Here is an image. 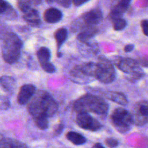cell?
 <instances>
[{
    "mask_svg": "<svg viewBox=\"0 0 148 148\" xmlns=\"http://www.w3.org/2000/svg\"><path fill=\"white\" fill-rule=\"evenodd\" d=\"M139 63L142 65V66H147L148 67V59L147 58H142L139 61Z\"/></svg>",
    "mask_w": 148,
    "mask_h": 148,
    "instance_id": "obj_30",
    "label": "cell"
},
{
    "mask_svg": "<svg viewBox=\"0 0 148 148\" xmlns=\"http://www.w3.org/2000/svg\"><path fill=\"white\" fill-rule=\"evenodd\" d=\"M22 41L15 33H8L5 36L1 47L4 60L8 64H14L19 59L21 53Z\"/></svg>",
    "mask_w": 148,
    "mask_h": 148,
    "instance_id": "obj_3",
    "label": "cell"
},
{
    "mask_svg": "<svg viewBox=\"0 0 148 148\" xmlns=\"http://www.w3.org/2000/svg\"><path fill=\"white\" fill-rule=\"evenodd\" d=\"M23 19L32 25H39L41 24V20L40 17H39V12L33 9L30 8V10L24 12Z\"/></svg>",
    "mask_w": 148,
    "mask_h": 148,
    "instance_id": "obj_13",
    "label": "cell"
},
{
    "mask_svg": "<svg viewBox=\"0 0 148 148\" xmlns=\"http://www.w3.org/2000/svg\"><path fill=\"white\" fill-rule=\"evenodd\" d=\"M28 110L33 119L39 116H52L57 111V105L48 92L39 90L35 92L29 103Z\"/></svg>",
    "mask_w": 148,
    "mask_h": 148,
    "instance_id": "obj_1",
    "label": "cell"
},
{
    "mask_svg": "<svg viewBox=\"0 0 148 148\" xmlns=\"http://www.w3.org/2000/svg\"><path fill=\"white\" fill-rule=\"evenodd\" d=\"M98 72L96 79L102 83H111L115 79V71L110 62L105 58H100L98 62Z\"/></svg>",
    "mask_w": 148,
    "mask_h": 148,
    "instance_id": "obj_6",
    "label": "cell"
},
{
    "mask_svg": "<svg viewBox=\"0 0 148 148\" xmlns=\"http://www.w3.org/2000/svg\"><path fill=\"white\" fill-rule=\"evenodd\" d=\"M50 51L47 48L41 47L37 51V57L39 61L41 66L46 64L49 63V59H50Z\"/></svg>",
    "mask_w": 148,
    "mask_h": 148,
    "instance_id": "obj_16",
    "label": "cell"
},
{
    "mask_svg": "<svg viewBox=\"0 0 148 148\" xmlns=\"http://www.w3.org/2000/svg\"><path fill=\"white\" fill-rule=\"evenodd\" d=\"M133 48H134V46L132 44H129L127 46H125L124 48V51L126 52H131V51H133Z\"/></svg>",
    "mask_w": 148,
    "mask_h": 148,
    "instance_id": "obj_31",
    "label": "cell"
},
{
    "mask_svg": "<svg viewBox=\"0 0 148 148\" xmlns=\"http://www.w3.org/2000/svg\"><path fill=\"white\" fill-rule=\"evenodd\" d=\"M105 97L107 99L120 104L122 106H126L128 103L126 97L123 93L119 92H107L105 93Z\"/></svg>",
    "mask_w": 148,
    "mask_h": 148,
    "instance_id": "obj_14",
    "label": "cell"
},
{
    "mask_svg": "<svg viewBox=\"0 0 148 148\" xmlns=\"http://www.w3.org/2000/svg\"><path fill=\"white\" fill-rule=\"evenodd\" d=\"M132 119L135 125L143 126L148 123V102L139 101L134 105L132 111Z\"/></svg>",
    "mask_w": 148,
    "mask_h": 148,
    "instance_id": "obj_7",
    "label": "cell"
},
{
    "mask_svg": "<svg viewBox=\"0 0 148 148\" xmlns=\"http://www.w3.org/2000/svg\"><path fill=\"white\" fill-rule=\"evenodd\" d=\"M0 85L6 91H11L15 86V81L11 77L3 76L0 77Z\"/></svg>",
    "mask_w": 148,
    "mask_h": 148,
    "instance_id": "obj_17",
    "label": "cell"
},
{
    "mask_svg": "<svg viewBox=\"0 0 148 148\" xmlns=\"http://www.w3.org/2000/svg\"><path fill=\"white\" fill-rule=\"evenodd\" d=\"M66 137L70 142H71L75 145H81L86 142V140L84 136L80 134L79 133L74 132H68L66 134Z\"/></svg>",
    "mask_w": 148,
    "mask_h": 148,
    "instance_id": "obj_15",
    "label": "cell"
},
{
    "mask_svg": "<svg viewBox=\"0 0 148 148\" xmlns=\"http://www.w3.org/2000/svg\"><path fill=\"white\" fill-rule=\"evenodd\" d=\"M93 147H100V148H104L103 147V145H102L101 144H100V143H97V144H95L94 146H93Z\"/></svg>",
    "mask_w": 148,
    "mask_h": 148,
    "instance_id": "obj_32",
    "label": "cell"
},
{
    "mask_svg": "<svg viewBox=\"0 0 148 148\" xmlns=\"http://www.w3.org/2000/svg\"><path fill=\"white\" fill-rule=\"evenodd\" d=\"M116 66L119 69L131 75L130 79H139L144 75V72L139 67V64L135 60L129 58H119L115 61Z\"/></svg>",
    "mask_w": 148,
    "mask_h": 148,
    "instance_id": "obj_5",
    "label": "cell"
},
{
    "mask_svg": "<svg viewBox=\"0 0 148 148\" xmlns=\"http://www.w3.org/2000/svg\"><path fill=\"white\" fill-rule=\"evenodd\" d=\"M36 92V88L32 85H24L21 87L17 95V102L20 105L27 103Z\"/></svg>",
    "mask_w": 148,
    "mask_h": 148,
    "instance_id": "obj_10",
    "label": "cell"
},
{
    "mask_svg": "<svg viewBox=\"0 0 148 148\" xmlns=\"http://www.w3.org/2000/svg\"><path fill=\"white\" fill-rule=\"evenodd\" d=\"M89 0H73V4H75V6L82 5L83 4L87 2Z\"/></svg>",
    "mask_w": 148,
    "mask_h": 148,
    "instance_id": "obj_29",
    "label": "cell"
},
{
    "mask_svg": "<svg viewBox=\"0 0 148 148\" xmlns=\"http://www.w3.org/2000/svg\"><path fill=\"white\" fill-rule=\"evenodd\" d=\"M48 1H54V2H57L59 5L62 6L64 7H68L71 4V0H47Z\"/></svg>",
    "mask_w": 148,
    "mask_h": 148,
    "instance_id": "obj_25",
    "label": "cell"
},
{
    "mask_svg": "<svg viewBox=\"0 0 148 148\" xmlns=\"http://www.w3.org/2000/svg\"><path fill=\"white\" fill-rule=\"evenodd\" d=\"M97 30H94V29H87V30H84V31L81 32V33L78 35V40H80L81 42H84V43H86V42L88 41L89 39H91L94 35L97 33Z\"/></svg>",
    "mask_w": 148,
    "mask_h": 148,
    "instance_id": "obj_20",
    "label": "cell"
},
{
    "mask_svg": "<svg viewBox=\"0 0 148 148\" xmlns=\"http://www.w3.org/2000/svg\"><path fill=\"white\" fill-rule=\"evenodd\" d=\"M62 12L56 8L48 9L44 14V19L48 23H57L62 19Z\"/></svg>",
    "mask_w": 148,
    "mask_h": 148,
    "instance_id": "obj_12",
    "label": "cell"
},
{
    "mask_svg": "<svg viewBox=\"0 0 148 148\" xmlns=\"http://www.w3.org/2000/svg\"><path fill=\"white\" fill-rule=\"evenodd\" d=\"M113 28L115 30H121L125 28V27L127 25L126 20L122 18V17H117V18L113 19Z\"/></svg>",
    "mask_w": 148,
    "mask_h": 148,
    "instance_id": "obj_22",
    "label": "cell"
},
{
    "mask_svg": "<svg viewBox=\"0 0 148 148\" xmlns=\"http://www.w3.org/2000/svg\"><path fill=\"white\" fill-rule=\"evenodd\" d=\"M26 145L23 144L17 140H12V139H3L0 141V147H26Z\"/></svg>",
    "mask_w": 148,
    "mask_h": 148,
    "instance_id": "obj_18",
    "label": "cell"
},
{
    "mask_svg": "<svg viewBox=\"0 0 148 148\" xmlns=\"http://www.w3.org/2000/svg\"><path fill=\"white\" fill-rule=\"evenodd\" d=\"M110 118L113 127L121 133L129 131L133 124L131 114L123 108L115 109Z\"/></svg>",
    "mask_w": 148,
    "mask_h": 148,
    "instance_id": "obj_4",
    "label": "cell"
},
{
    "mask_svg": "<svg viewBox=\"0 0 148 148\" xmlns=\"http://www.w3.org/2000/svg\"><path fill=\"white\" fill-rule=\"evenodd\" d=\"M8 4L4 0H0V14H2L7 10Z\"/></svg>",
    "mask_w": 148,
    "mask_h": 148,
    "instance_id": "obj_28",
    "label": "cell"
},
{
    "mask_svg": "<svg viewBox=\"0 0 148 148\" xmlns=\"http://www.w3.org/2000/svg\"><path fill=\"white\" fill-rule=\"evenodd\" d=\"M76 123L81 128L95 132L101 128V124L87 112H79L76 117Z\"/></svg>",
    "mask_w": 148,
    "mask_h": 148,
    "instance_id": "obj_8",
    "label": "cell"
},
{
    "mask_svg": "<svg viewBox=\"0 0 148 148\" xmlns=\"http://www.w3.org/2000/svg\"><path fill=\"white\" fill-rule=\"evenodd\" d=\"M41 67H42V69L45 71V72H48V73H53L54 72H55V66H54L52 63H50V62H49V63L43 65Z\"/></svg>",
    "mask_w": 148,
    "mask_h": 148,
    "instance_id": "obj_24",
    "label": "cell"
},
{
    "mask_svg": "<svg viewBox=\"0 0 148 148\" xmlns=\"http://www.w3.org/2000/svg\"><path fill=\"white\" fill-rule=\"evenodd\" d=\"M17 6L19 9L24 13L30 9L31 1L30 0H19L17 2Z\"/></svg>",
    "mask_w": 148,
    "mask_h": 148,
    "instance_id": "obj_23",
    "label": "cell"
},
{
    "mask_svg": "<svg viewBox=\"0 0 148 148\" xmlns=\"http://www.w3.org/2000/svg\"><path fill=\"white\" fill-rule=\"evenodd\" d=\"M141 26H142V31L145 36H148V20H142L141 23Z\"/></svg>",
    "mask_w": 148,
    "mask_h": 148,
    "instance_id": "obj_27",
    "label": "cell"
},
{
    "mask_svg": "<svg viewBox=\"0 0 148 148\" xmlns=\"http://www.w3.org/2000/svg\"><path fill=\"white\" fill-rule=\"evenodd\" d=\"M67 36H68V30L65 28H59L56 30L55 33V38L57 42V49H60L62 43L66 40Z\"/></svg>",
    "mask_w": 148,
    "mask_h": 148,
    "instance_id": "obj_19",
    "label": "cell"
},
{
    "mask_svg": "<svg viewBox=\"0 0 148 148\" xmlns=\"http://www.w3.org/2000/svg\"><path fill=\"white\" fill-rule=\"evenodd\" d=\"M36 127L41 130H46L49 127V120L47 116H39L34 119Z\"/></svg>",
    "mask_w": 148,
    "mask_h": 148,
    "instance_id": "obj_21",
    "label": "cell"
},
{
    "mask_svg": "<svg viewBox=\"0 0 148 148\" xmlns=\"http://www.w3.org/2000/svg\"><path fill=\"white\" fill-rule=\"evenodd\" d=\"M105 144L110 147H115L118 146V142L116 140H115V139L109 138L105 140Z\"/></svg>",
    "mask_w": 148,
    "mask_h": 148,
    "instance_id": "obj_26",
    "label": "cell"
},
{
    "mask_svg": "<svg viewBox=\"0 0 148 148\" xmlns=\"http://www.w3.org/2000/svg\"><path fill=\"white\" fill-rule=\"evenodd\" d=\"M131 0H120L113 8L110 14L111 20L122 17V14L127 10Z\"/></svg>",
    "mask_w": 148,
    "mask_h": 148,
    "instance_id": "obj_11",
    "label": "cell"
},
{
    "mask_svg": "<svg viewBox=\"0 0 148 148\" xmlns=\"http://www.w3.org/2000/svg\"><path fill=\"white\" fill-rule=\"evenodd\" d=\"M82 19L86 25L89 27H93L101 22L102 14L99 9H93L83 14Z\"/></svg>",
    "mask_w": 148,
    "mask_h": 148,
    "instance_id": "obj_9",
    "label": "cell"
},
{
    "mask_svg": "<svg viewBox=\"0 0 148 148\" xmlns=\"http://www.w3.org/2000/svg\"><path fill=\"white\" fill-rule=\"evenodd\" d=\"M74 110L77 113L92 112L98 115H105L108 111V105L102 98L86 94L75 101Z\"/></svg>",
    "mask_w": 148,
    "mask_h": 148,
    "instance_id": "obj_2",
    "label": "cell"
}]
</instances>
